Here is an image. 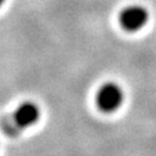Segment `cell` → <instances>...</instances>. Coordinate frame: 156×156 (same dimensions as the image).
<instances>
[{"label":"cell","instance_id":"7a4b0ae2","mask_svg":"<svg viewBox=\"0 0 156 156\" xmlns=\"http://www.w3.org/2000/svg\"><path fill=\"white\" fill-rule=\"evenodd\" d=\"M149 14L145 7L139 5H133L125 7L119 15L120 24L127 31H138L142 29L148 22Z\"/></svg>","mask_w":156,"mask_h":156},{"label":"cell","instance_id":"277c9868","mask_svg":"<svg viewBox=\"0 0 156 156\" xmlns=\"http://www.w3.org/2000/svg\"><path fill=\"white\" fill-rule=\"evenodd\" d=\"M4 2H5V0H0V6L2 5V4H4Z\"/></svg>","mask_w":156,"mask_h":156},{"label":"cell","instance_id":"3957f363","mask_svg":"<svg viewBox=\"0 0 156 156\" xmlns=\"http://www.w3.org/2000/svg\"><path fill=\"white\" fill-rule=\"evenodd\" d=\"M39 108L33 102H24L17 106L14 113V122L20 127L27 128L37 123L39 118Z\"/></svg>","mask_w":156,"mask_h":156},{"label":"cell","instance_id":"6da1fadb","mask_svg":"<svg viewBox=\"0 0 156 156\" xmlns=\"http://www.w3.org/2000/svg\"><path fill=\"white\" fill-rule=\"evenodd\" d=\"M124 101L123 89L117 83L103 84L97 91L96 95V103L102 111L112 112L117 110L122 105Z\"/></svg>","mask_w":156,"mask_h":156}]
</instances>
